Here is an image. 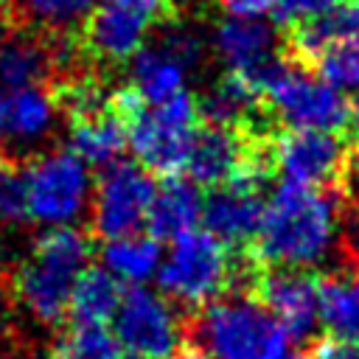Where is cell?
<instances>
[{
    "label": "cell",
    "mask_w": 359,
    "mask_h": 359,
    "mask_svg": "<svg viewBox=\"0 0 359 359\" xmlns=\"http://www.w3.org/2000/svg\"><path fill=\"white\" fill-rule=\"evenodd\" d=\"M337 194L280 182L264 208L255 255L264 266L311 269L323 261L339 227Z\"/></svg>",
    "instance_id": "cell-1"
},
{
    "label": "cell",
    "mask_w": 359,
    "mask_h": 359,
    "mask_svg": "<svg viewBox=\"0 0 359 359\" xmlns=\"http://www.w3.org/2000/svg\"><path fill=\"white\" fill-rule=\"evenodd\" d=\"M255 252H233L208 230H188L171 241L168 258L157 269L163 294L196 311L224 294H247L261 272Z\"/></svg>",
    "instance_id": "cell-2"
},
{
    "label": "cell",
    "mask_w": 359,
    "mask_h": 359,
    "mask_svg": "<svg viewBox=\"0 0 359 359\" xmlns=\"http://www.w3.org/2000/svg\"><path fill=\"white\" fill-rule=\"evenodd\" d=\"M93 236L76 227L45 230L25 261L8 278V297L17 300L36 323L62 325L67 320L76 280L90 266Z\"/></svg>",
    "instance_id": "cell-3"
},
{
    "label": "cell",
    "mask_w": 359,
    "mask_h": 359,
    "mask_svg": "<svg viewBox=\"0 0 359 359\" xmlns=\"http://www.w3.org/2000/svg\"><path fill=\"white\" fill-rule=\"evenodd\" d=\"M188 345L202 359H283L286 328L252 297L224 294L191 314Z\"/></svg>",
    "instance_id": "cell-4"
},
{
    "label": "cell",
    "mask_w": 359,
    "mask_h": 359,
    "mask_svg": "<svg viewBox=\"0 0 359 359\" xmlns=\"http://www.w3.org/2000/svg\"><path fill=\"white\" fill-rule=\"evenodd\" d=\"M250 81L264 95L272 118L286 123V129L345 132L351 123V107L342 93L283 53Z\"/></svg>",
    "instance_id": "cell-5"
},
{
    "label": "cell",
    "mask_w": 359,
    "mask_h": 359,
    "mask_svg": "<svg viewBox=\"0 0 359 359\" xmlns=\"http://www.w3.org/2000/svg\"><path fill=\"white\" fill-rule=\"evenodd\" d=\"M272 135H250L241 129L199 123L191 140L185 174L194 185L205 188H222L233 182L264 185L275 174Z\"/></svg>",
    "instance_id": "cell-6"
},
{
    "label": "cell",
    "mask_w": 359,
    "mask_h": 359,
    "mask_svg": "<svg viewBox=\"0 0 359 359\" xmlns=\"http://www.w3.org/2000/svg\"><path fill=\"white\" fill-rule=\"evenodd\" d=\"M199 118V104L191 93H177L163 104H143L129 115V146L151 177L171 180L188 165V151Z\"/></svg>",
    "instance_id": "cell-7"
},
{
    "label": "cell",
    "mask_w": 359,
    "mask_h": 359,
    "mask_svg": "<svg viewBox=\"0 0 359 359\" xmlns=\"http://www.w3.org/2000/svg\"><path fill=\"white\" fill-rule=\"evenodd\" d=\"M177 20L171 0H98L76 31L87 62L121 65L132 59L154 28Z\"/></svg>",
    "instance_id": "cell-8"
},
{
    "label": "cell",
    "mask_w": 359,
    "mask_h": 359,
    "mask_svg": "<svg viewBox=\"0 0 359 359\" xmlns=\"http://www.w3.org/2000/svg\"><path fill=\"white\" fill-rule=\"evenodd\" d=\"M353 146L342 132L323 129H278L272 135V165L283 182L342 194Z\"/></svg>",
    "instance_id": "cell-9"
},
{
    "label": "cell",
    "mask_w": 359,
    "mask_h": 359,
    "mask_svg": "<svg viewBox=\"0 0 359 359\" xmlns=\"http://www.w3.org/2000/svg\"><path fill=\"white\" fill-rule=\"evenodd\" d=\"M20 177L25 219L50 227H70V222L84 213L90 199V174L87 163L70 149L34 157Z\"/></svg>",
    "instance_id": "cell-10"
},
{
    "label": "cell",
    "mask_w": 359,
    "mask_h": 359,
    "mask_svg": "<svg viewBox=\"0 0 359 359\" xmlns=\"http://www.w3.org/2000/svg\"><path fill=\"white\" fill-rule=\"evenodd\" d=\"M115 337L126 359H177L185 348V325L160 294L132 286L115 314Z\"/></svg>",
    "instance_id": "cell-11"
},
{
    "label": "cell",
    "mask_w": 359,
    "mask_h": 359,
    "mask_svg": "<svg viewBox=\"0 0 359 359\" xmlns=\"http://www.w3.org/2000/svg\"><path fill=\"white\" fill-rule=\"evenodd\" d=\"M154 191V177L143 165L123 160L107 165L93 194V236L112 241L140 233Z\"/></svg>",
    "instance_id": "cell-12"
},
{
    "label": "cell",
    "mask_w": 359,
    "mask_h": 359,
    "mask_svg": "<svg viewBox=\"0 0 359 359\" xmlns=\"http://www.w3.org/2000/svg\"><path fill=\"white\" fill-rule=\"evenodd\" d=\"M247 297L258 300L292 339H309L320 320V272L264 266Z\"/></svg>",
    "instance_id": "cell-13"
},
{
    "label": "cell",
    "mask_w": 359,
    "mask_h": 359,
    "mask_svg": "<svg viewBox=\"0 0 359 359\" xmlns=\"http://www.w3.org/2000/svg\"><path fill=\"white\" fill-rule=\"evenodd\" d=\"M264 208L266 199L261 194V185L233 182L208 191V196L202 199V222L205 230L224 241L233 252H255Z\"/></svg>",
    "instance_id": "cell-14"
},
{
    "label": "cell",
    "mask_w": 359,
    "mask_h": 359,
    "mask_svg": "<svg viewBox=\"0 0 359 359\" xmlns=\"http://www.w3.org/2000/svg\"><path fill=\"white\" fill-rule=\"evenodd\" d=\"M196 104H199V118L205 123L241 129V132H250V135L278 132L275 118H272L264 95L241 73L230 70V73L219 76L208 87V93L202 98H196Z\"/></svg>",
    "instance_id": "cell-15"
},
{
    "label": "cell",
    "mask_w": 359,
    "mask_h": 359,
    "mask_svg": "<svg viewBox=\"0 0 359 359\" xmlns=\"http://www.w3.org/2000/svg\"><path fill=\"white\" fill-rule=\"evenodd\" d=\"M53 76L50 31L8 20L0 28V87H42Z\"/></svg>",
    "instance_id": "cell-16"
},
{
    "label": "cell",
    "mask_w": 359,
    "mask_h": 359,
    "mask_svg": "<svg viewBox=\"0 0 359 359\" xmlns=\"http://www.w3.org/2000/svg\"><path fill=\"white\" fill-rule=\"evenodd\" d=\"M283 56L294 65L311 67L314 59L337 42L359 36V0H339L328 11L283 31Z\"/></svg>",
    "instance_id": "cell-17"
},
{
    "label": "cell",
    "mask_w": 359,
    "mask_h": 359,
    "mask_svg": "<svg viewBox=\"0 0 359 359\" xmlns=\"http://www.w3.org/2000/svg\"><path fill=\"white\" fill-rule=\"evenodd\" d=\"M216 50L233 73L252 79L269 62H275L278 42L266 22L258 17H224L216 28Z\"/></svg>",
    "instance_id": "cell-18"
},
{
    "label": "cell",
    "mask_w": 359,
    "mask_h": 359,
    "mask_svg": "<svg viewBox=\"0 0 359 359\" xmlns=\"http://www.w3.org/2000/svg\"><path fill=\"white\" fill-rule=\"evenodd\" d=\"M202 222V194L199 185L191 180H163V185L154 191L149 213H146V233L157 241L180 238L188 230H196Z\"/></svg>",
    "instance_id": "cell-19"
},
{
    "label": "cell",
    "mask_w": 359,
    "mask_h": 359,
    "mask_svg": "<svg viewBox=\"0 0 359 359\" xmlns=\"http://www.w3.org/2000/svg\"><path fill=\"white\" fill-rule=\"evenodd\" d=\"M320 323L331 337L359 339V252L339 272L320 275Z\"/></svg>",
    "instance_id": "cell-20"
},
{
    "label": "cell",
    "mask_w": 359,
    "mask_h": 359,
    "mask_svg": "<svg viewBox=\"0 0 359 359\" xmlns=\"http://www.w3.org/2000/svg\"><path fill=\"white\" fill-rule=\"evenodd\" d=\"M129 146V126L118 107L107 115L70 123V151L87 165H112Z\"/></svg>",
    "instance_id": "cell-21"
},
{
    "label": "cell",
    "mask_w": 359,
    "mask_h": 359,
    "mask_svg": "<svg viewBox=\"0 0 359 359\" xmlns=\"http://www.w3.org/2000/svg\"><path fill=\"white\" fill-rule=\"evenodd\" d=\"M123 300L121 280L104 266H87L76 280L67 320L70 323H112Z\"/></svg>",
    "instance_id": "cell-22"
},
{
    "label": "cell",
    "mask_w": 359,
    "mask_h": 359,
    "mask_svg": "<svg viewBox=\"0 0 359 359\" xmlns=\"http://www.w3.org/2000/svg\"><path fill=\"white\" fill-rule=\"evenodd\" d=\"M56 112L59 107L50 87H22L14 90L6 101V129L14 140L31 143L50 132Z\"/></svg>",
    "instance_id": "cell-23"
},
{
    "label": "cell",
    "mask_w": 359,
    "mask_h": 359,
    "mask_svg": "<svg viewBox=\"0 0 359 359\" xmlns=\"http://www.w3.org/2000/svg\"><path fill=\"white\" fill-rule=\"evenodd\" d=\"M182 65L171 59L160 45L140 48L132 56V87L146 104H163L182 93Z\"/></svg>",
    "instance_id": "cell-24"
},
{
    "label": "cell",
    "mask_w": 359,
    "mask_h": 359,
    "mask_svg": "<svg viewBox=\"0 0 359 359\" xmlns=\"http://www.w3.org/2000/svg\"><path fill=\"white\" fill-rule=\"evenodd\" d=\"M104 269H109L121 283H143L160 269V241L149 233L104 241Z\"/></svg>",
    "instance_id": "cell-25"
},
{
    "label": "cell",
    "mask_w": 359,
    "mask_h": 359,
    "mask_svg": "<svg viewBox=\"0 0 359 359\" xmlns=\"http://www.w3.org/2000/svg\"><path fill=\"white\" fill-rule=\"evenodd\" d=\"M50 359H126V353L109 325L67 320L50 345Z\"/></svg>",
    "instance_id": "cell-26"
},
{
    "label": "cell",
    "mask_w": 359,
    "mask_h": 359,
    "mask_svg": "<svg viewBox=\"0 0 359 359\" xmlns=\"http://www.w3.org/2000/svg\"><path fill=\"white\" fill-rule=\"evenodd\" d=\"M98 0H11V20L39 31H73Z\"/></svg>",
    "instance_id": "cell-27"
},
{
    "label": "cell",
    "mask_w": 359,
    "mask_h": 359,
    "mask_svg": "<svg viewBox=\"0 0 359 359\" xmlns=\"http://www.w3.org/2000/svg\"><path fill=\"white\" fill-rule=\"evenodd\" d=\"M317 76L337 87L339 93H356L359 95V36L345 39L323 50L314 65Z\"/></svg>",
    "instance_id": "cell-28"
},
{
    "label": "cell",
    "mask_w": 359,
    "mask_h": 359,
    "mask_svg": "<svg viewBox=\"0 0 359 359\" xmlns=\"http://www.w3.org/2000/svg\"><path fill=\"white\" fill-rule=\"evenodd\" d=\"M25 219V199H22V177L14 163L0 151V222H20Z\"/></svg>",
    "instance_id": "cell-29"
},
{
    "label": "cell",
    "mask_w": 359,
    "mask_h": 359,
    "mask_svg": "<svg viewBox=\"0 0 359 359\" xmlns=\"http://www.w3.org/2000/svg\"><path fill=\"white\" fill-rule=\"evenodd\" d=\"M337 3L339 0H278L269 14H272V20L283 31H289V28H294V25H300V22L323 14V11H328Z\"/></svg>",
    "instance_id": "cell-30"
},
{
    "label": "cell",
    "mask_w": 359,
    "mask_h": 359,
    "mask_svg": "<svg viewBox=\"0 0 359 359\" xmlns=\"http://www.w3.org/2000/svg\"><path fill=\"white\" fill-rule=\"evenodd\" d=\"M309 359H359V339H339L331 334L314 337L306 348Z\"/></svg>",
    "instance_id": "cell-31"
},
{
    "label": "cell",
    "mask_w": 359,
    "mask_h": 359,
    "mask_svg": "<svg viewBox=\"0 0 359 359\" xmlns=\"http://www.w3.org/2000/svg\"><path fill=\"white\" fill-rule=\"evenodd\" d=\"M278 0H219V6L233 17H261L275 8Z\"/></svg>",
    "instance_id": "cell-32"
},
{
    "label": "cell",
    "mask_w": 359,
    "mask_h": 359,
    "mask_svg": "<svg viewBox=\"0 0 359 359\" xmlns=\"http://www.w3.org/2000/svg\"><path fill=\"white\" fill-rule=\"evenodd\" d=\"M339 199L348 205V210L356 216V224H359V151H353V160H351V168H348Z\"/></svg>",
    "instance_id": "cell-33"
},
{
    "label": "cell",
    "mask_w": 359,
    "mask_h": 359,
    "mask_svg": "<svg viewBox=\"0 0 359 359\" xmlns=\"http://www.w3.org/2000/svg\"><path fill=\"white\" fill-rule=\"evenodd\" d=\"M8 331H11V325H8V306H6V300L0 294V348L8 342Z\"/></svg>",
    "instance_id": "cell-34"
},
{
    "label": "cell",
    "mask_w": 359,
    "mask_h": 359,
    "mask_svg": "<svg viewBox=\"0 0 359 359\" xmlns=\"http://www.w3.org/2000/svg\"><path fill=\"white\" fill-rule=\"evenodd\" d=\"M351 126H353V132H356V137H359V95H356V101L351 104Z\"/></svg>",
    "instance_id": "cell-35"
},
{
    "label": "cell",
    "mask_w": 359,
    "mask_h": 359,
    "mask_svg": "<svg viewBox=\"0 0 359 359\" xmlns=\"http://www.w3.org/2000/svg\"><path fill=\"white\" fill-rule=\"evenodd\" d=\"M0 359H45V356H36V353H6Z\"/></svg>",
    "instance_id": "cell-36"
},
{
    "label": "cell",
    "mask_w": 359,
    "mask_h": 359,
    "mask_svg": "<svg viewBox=\"0 0 359 359\" xmlns=\"http://www.w3.org/2000/svg\"><path fill=\"white\" fill-rule=\"evenodd\" d=\"M6 126V101L0 98V129Z\"/></svg>",
    "instance_id": "cell-37"
}]
</instances>
